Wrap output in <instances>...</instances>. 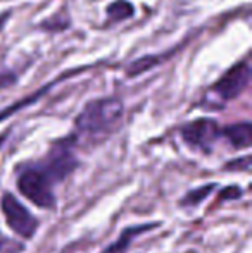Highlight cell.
I'll use <instances>...</instances> for the list:
<instances>
[{
	"mask_svg": "<svg viewBox=\"0 0 252 253\" xmlns=\"http://www.w3.org/2000/svg\"><path fill=\"white\" fill-rule=\"evenodd\" d=\"M123 116H125V103L121 98H94L85 103L81 112L74 119V127H76L74 134H85L92 138L111 134L121 124Z\"/></svg>",
	"mask_w": 252,
	"mask_h": 253,
	"instance_id": "cell-2",
	"label": "cell"
},
{
	"mask_svg": "<svg viewBox=\"0 0 252 253\" xmlns=\"http://www.w3.org/2000/svg\"><path fill=\"white\" fill-rule=\"evenodd\" d=\"M135 14V7L130 0H116L107 7V16L109 19H112L114 23L125 21L128 17H131Z\"/></svg>",
	"mask_w": 252,
	"mask_h": 253,
	"instance_id": "cell-9",
	"label": "cell"
},
{
	"mask_svg": "<svg viewBox=\"0 0 252 253\" xmlns=\"http://www.w3.org/2000/svg\"><path fill=\"white\" fill-rule=\"evenodd\" d=\"M180 136L194 150L211 153L218 140H221V126L214 119L199 117V119L187 123L180 129Z\"/></svg>",
	"mask_w": 252,
	"mask_h": 253,
	"instance_id": "cell-4",
	"label": "cell"
},
{
	"mask_svg": "<svg viewBox=\"0 0 252 253\" xmlns=\"http://www.w3.org/2000/svg\"><path fill=\"white\" fill-rule=\"evenodd\" d=\"M78 136L69 134L54 141L45 157L16 167L19 193L35 207L44 210L57 209L55 186L66 181L81 166L76 155Z\"/></svg>",
	"mask_w": 252,
	"mask_h": 253,
	"instance_id": "cell-1",
	"label": "cell"
},
{
	"mask_svg": "<svg viewBox=\"0 0 252 253\" xmlns=\"http://www.w3.org/2000/svg\"><path fill=\"white\" fill-rule=\"evenodd\" d=\"M159 226H161V222H147V224H137V226H128L121 231V234H119L109 247H105L101 253H126L138 236H142V234H145V233H151V231H154L155 227H159Z\"/></svg>",
	"mask_w": 252,
	"mask_h": 253,
	"instance_id": "cell-6",
	"label": "cell"
},
{
	"mask_svg": "<svg viewBox=\"0 0 252 253\" xmlns=\"http://www.w3.org/2000/svg\"><path fill=\"white\" fill-rule=\"evenodd\" d=\"M240 197H242L240 186H228L219 193V198H225V200H228V198H240Z\"/></svg>",
	"mask_w": 252,
	"mask_h": 253,
	"instance_id": "cell-12",
	"label": "cell"
},
{
	"mask_svg": "<svg viewBox=\"0 0 252 253\" xmlns=\"http://www.w3.org/2000/svg\"><path fill=\"white\" fill-rule=\"evenodd\" d=\"M0 209H2L5 224L12 233H16L21 240L30 241L37 236L40 220L28 210V207L16 195L5 191L0 197Z\"/></svg>",
	"mask_w": 252,
	"mask_h": 253,
	"instance_id": "cell-3",
	"label": "cell"
},
{
	"mask_svg": "<svg viewBox=\"0 0 252 253\" xmlns=\"http://www.w3.org/2000/svg\"><path fill=\"white\" fill-rule=\"evenodd\" d=\"M216 188H218L216 183H209V184H204V186H199V188H194V190L187 191L185 197L180 198V207H183V209H194V207L201 205Z\"/></svg>",
	"mask_w": 252,
	"mask_h": 253,
	"instance_id": "cell-8",
	"label": "cell"
},
{
	"mask_svg": "<svg viewBox=\"0 0 252 253\" xmlns=\"http://www.w3.org/2000/svg\"><path fill=\"white\" fill-rule=\"evenodd\" d=\"M251 83V64L249 60H242V62L235 64L230 67L211 88V95L218 97V100L223 103L232 102L239 98L244 91L249 88Z\"/></svg>",
	"mask_w": 252,
	"mask_h": 253,
	"instance_id": "cell-5",
	"label": "cell"
},
{
	"mask_svg": "<svg viewBox=\"0 0 252 253\" xmlns=\"http://www.w3.org/2000/svg\"><path fill=\"white\" fill-rule=\"evenodd\" d=\"M225 170H242V172H249L251 170V157L246 155L242 159H233L228 164L223 166Z\"/></svg>",
	"mask_w": 252,
	"mask_h": 253,
	"instance_id": "cell-11",
	"label": "cell"
},
{
	"mask_svg": "<svg viewBox=\"0 0 252 253\" xmlns=\"http://www.w3.org/2000/svg\"><path fill=\"white\" fill-rule=\"evenodd\" d=\"M7 136H9V133H5V134H0V148H2V145L5 143Z\"/></svg>",
	"mask_w": 252,
	"mask_h": 253,
	"instance_id": "cell-13",
	"label": "cell"
},
{
	"mask_svg": "<svg viewBox=\"0 0 252 253\" xmlns=\"http://www.w3.org/2000/svg\"><path fill=\"white\" fill-rule=\"evenodd\" d=\"M26 245L12 238H0V253H23Z\"/></svg>",
	"mask_w": 252,
	"mask_h": 253,
	"instance_id": "cell-10",
	"label": "cell"
},
{
	"mask_svg": "<svg viewBox=\"0 0 252 253\" xmlns=\"http://www.w3.org/2000/svg\"><path fill=\"white\" fill-rule=\"evenodd\" d=\"M221 138H225L230 147L235 150H247L252 143V126L249 121L235 123L221 127Z\"/></svg>",
	"mask_w": 252,
	"mask_h": 253,
	"instance_id": "cell-7",
	"label": "cell"
}]
</instances>
